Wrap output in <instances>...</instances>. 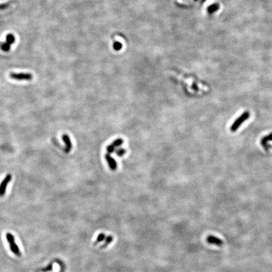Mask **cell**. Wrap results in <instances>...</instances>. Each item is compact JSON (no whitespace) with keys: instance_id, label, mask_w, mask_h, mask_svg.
Returning <instances> with one entry per match:
<instances>
[{"instance_id":"ba28073f","label":"cell","mask_w":272,"mask_h":272,"mask_svg":"<svg viewBox=\"0 0 272 272\" xmlns=\"http://www.w3.org/2000/svg\"><path fill=\"white\" fill-rule=\"evenodd\" d=\"M105 158L107 160V163H108V164L109 165V167H110V168L111 169V170L114 171V170H117V162L115 161V160L113 157H112L111 156H110L108 154H107L105 156Z\"/></svg>"},{"instance_id":"30bf717a","label":"cell","mask_w":272,"mask_h":272,"mask_svg":"<svg viewBox=\"0 0 272 272\" xmlns=\"http://www.w3.org/2000/svg\"><path fill=\"white\" fill-rule=\"evenodd\" d=\"M11 45L7 43L6 42H0V49L3 52H8L11 49Z\"/></svg>"},{"instance_id":"52a82bcc","label":"cell","mask_w":272,"mask_h":272,"mask_svg":"<svg viewBox=\"0 0 272 272\" xmlns=\"http://www.w3.org/2000/svg\"><path fill=\"white\" fill-rule=\"evenodd\" d=\"M207 242L209 244H211V245H214L215 246H222V245L223 244V241L219 238L215 237L214 236H207Z\"/></svg>"},{"instance_id":"9a60e30c","label":"cell","mask_w":272,"mask_h":272,"mask_svg":"<svg viewBox=\"0 0 272 272\" xmlns=\"http://www.w3.org/2000/svg\"><path fill=\"white\" fill-rule=\"evenodd\" d=\"M111 241H112V237H111V236H108V237L106 238V242H107V244H109V243H110V242H111Z\"/></svg>"},{"instance_id":"8992f818","label":"cell","mask_w":272,"mask_h":272,"mask_svg":"<svg viewBox=\"0 0 272 272\" xmlns=\"http://www.w3.org/2000/svg\"><path fill=\"white\" fill-rule=\"evenodd\" d=\"M62 140L65 144V153H69L72 148V144L71 143V140L70 139L69 136L68 134H63L62 136Z\"/></svg>"},{"instance_id":"8fae6325","label":"cell","mask_w":272,"mask_h":272,"mask_svg":"<svg viewBox=\"0 0 272 272\" xmlns=\"http://www.w3.org/2000/svg\"><path fill=\"white\" fill-rule=\"evenodd\" d=\"M15 37L13 34H8L6 36V42L11 45L15 42Z\"/></svg>"},{"instance_id":"9c48e42d","label":"cell","mask_w":272,"mask_h":272,"mask_svg":"<svg viewBox=\"0 0 272 272\" xmlns=\"http://www.w3.org/2000/svg\"><path fill=\"white\" fill-rule=\"evenodd\" d=\"M271 140H272V133L268 136H266L265 137L261 139V145L266 150V151H268V149L270 147V146L268 145V142L271 141Z\"/></svg>"},{"instance_id":"7c38bea8","label":"cell","mask_w":272,"mask_h":272,"mask_svg":"<svg viewBox=\"0 0 272 272\" xmlns=\"http://www.w3.org/2000/svg\"><path fill=\"white\" fill-rule=\"evenodd\" d=\"M125 153H126V151H125V150L124 149H123V148L119 149L117 150V151H116V154H117V156H118L119 157H121V156H124Z\"/></svg>"},{"instance_id":"2e32d148","label":"cell","mask_w":272,"mask_h":272,"mask_svg":"<svg viewBox=\"0 0 272 272\" xmlns=\"http://www.w3.org/2000/svg\"><path fill=\"white\" fill-rule=\"evenodd\" d=\"M52 265H51L49 266V267L48 268L44 270V271H52Z\"/></svg>"},{"instance_id":"6da1fadb","label":"cell","mask_w":272,"mask_h":272,"mask_svg":"<svg viewBox=\"0 0 272 272\" xmlns=\"http://www.w3.org/2000/svg\"><path fill=\"white\" fill-rule=\"evenodd\" d=\"M6 239L9 243V245H10V248L12 251L16 256H20L22 255L21 252L15 241L14 236L10 233H6Z\"/></svg>"},{"instance_id":"3957f363","label":"cell","mask_w":272,"mask_h":272,"mask_svg":"<svg viewBox=\"0 0 272 272\" xmlns=\"http://www.w3.org/2000/svg\"><path fill=\"white\" fill-rule=\"evenodd\" d=\"M10 77L18 81H31L33 79V75L29 72H11Z\"/></svg>"},{"instance_id":"277c9868","label":"cell","mask_w":272,"mask_h":272,"mask_svg":"<svg viewBox=\"0 0 272 272\" xmlns=\"http://www.w3.org/2000/svg\"><path fill=\"white\" fill-rule=\"evenodd\" d=\"M12 179V175L11 174H8L2 180L0 184V196H3L6 193L7 186L11 182Z\"/></svg>"},{"instance_id":"5bb4252c","label":"cell","mask_w":272,"mask_h":272,"mask_svg":"<svg viewBox=\"0 0 272 272\" xmlns=\"http://www.w3.org/2000/svg\"><path fill=\"white\" fill-rule=\"evenodd\" d=\"M105 238V236L104 235V234H99L98 236V238H97V242H101V241H102L103 240H104Z\"/></svg>"},{"instance_id":"4fadbf2b","label":"cell","mask_w":272,"mask_h":272,"mask_svg":"<svg viewBox=\"0 0 272 272\" xmlns=\"http://www.w3.org/2000/svg\"><path fill=\"white\" fill-rule=\"evenodd\" d=\"M10 3H2L0 4V10H6V9L8 8L9 6H10Z\"/></svg>"},{"instance_id":"5b68a950","label":"cell","mask_w":272,"mask_h":272,"mask_svg":"<svg viewBox=\"0 0 272 272\" xmlns=\"http://www.w3.org/2000/svg\"><path fill=\"white\" fill-rule=\"evenodd\" d=\"M124 143V140L122 139L118 138L116 140H115L111 144H110V145H108L107 147V151L108 153H112L114 152V150L115 147H117L120 146H121Z\"/></svg>"},{"instance_id":"7a4b0ae2","label":"cell","mask_w":272,"mask_h":272,"mask_svg":"<svg viewBox=\"0 0 272 272\" xmlns=\"http://www.w3.org/2000/svg\"><path fill=\"white\" fill-rule=\"evenodd\" d=\"M249 115H250L248 111H246L245 113H243L242 115H241L240 117L238 118L233 123V124L231 125L230 128L231 132H235L236 130H238V128L241 126V125L245 122V120L249 118Z\"/></svg>"}]
</instances>
